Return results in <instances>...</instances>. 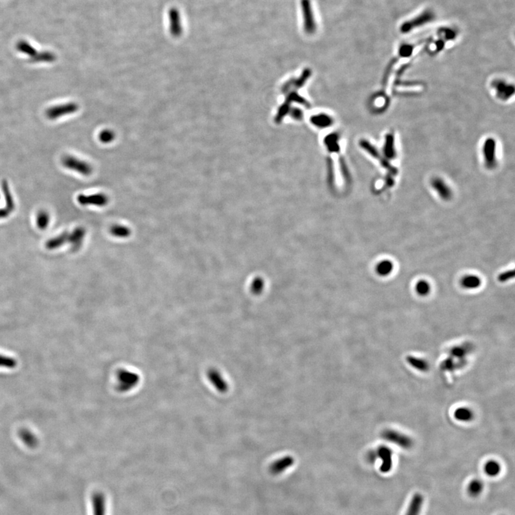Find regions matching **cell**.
<instances>
[{
	"mask_svg": "<svg viewBox=\"0 0 515 515\" xmlns=\"http://www.w3.org/2000/svg\"><path fill=\"white\" fill-rule=\"evenodd\" d=\"M17 49L19 52H21L30 56V59H31V61L36 57V56L37 55V54H38L37 51H36L33 46H31V45H30V44L27 43V42H24V41L19 42V43L17 44Z\"/></svg>",
	"mask_w": 515,
	"mask_h": 515,
	"instance_id": "44dd1931",
	"label": "cell"
},
{
	"mask_svg": "<svg viewBox=\"0 0 515 515\" xmlns=\"http://www.w3.org/2000/svg\"><path fill=\"white\" fill-rule=\"evenodd\" d=\"M461 286L466 290H476L481 286V279L473 274L466 275L462 278Z\"/></svg>",
	"mask_w": 515,
	"mask_h": 515,
	"instance_id": "5bb4252c",
	"label": "cell"
},
{
	"mask_svg": "<svg viewBox=\"0 0 515 515\" xmlns=\"http://www.w3.org/2000/svg\"><path fill=\"white\" fill-rule=\"evenodd\" d=\"M484 155L486 162L489 166H493L495 161V142L494 140H489L486 141L484 147Z\"/></svg>",
	"mask_w": 515,
	"mask_h": 515,
	"instance_id": "2e32d148",
	"label": "cell"
},
{
	"mask_svg": "<svg viewBox=\"0 0 515 515\" xmlns=\"http://www.w3.org/2000/svg\"><path fill=\"white\" fill-rule=\"evenodd\" d=\"M377 458L381 459L382 463L380 466V471L383 473L390 472L392 467V451L386 446H381L377 451Z\"/></svg>",
	"mask_w": 515,
	"mask_h": 515,
	"instance_id": "ba28073f",
	"label": "cell"
},
{
	"mask_svg": "<svg viewBox=\"0 0 515 515\" xmlns=\"http://www.w3.org/2000/svg\"><path fill=\"white\" fill-rule=\"evenodd\" d=\"M116 138V133L111 130L105 129L101 131L99 134V140L104 144H108L113 142Z\"/></svg>",
	"mask_w": 515,
	"mask_h": 515,
	"instance_id": "d4e9b609",
	"label": "cell"
},
{
	"mask_svg": "<svg viewBox=\"0 0 515 515\" xmlns=\"http://www.w3.org/2000/svg\"><path fill=\"white\" fill-rule=\"evenodd\" d=\"M92 505L93 515H106V498L102 492L92 495Z\"/></svg>",
	"mask_w": 515,
	"mask_h": 515,
	"instance_id": "30bf717a",
	"label": "cell"
},
{
	"mask_svg": "<svg viewBox=\"0 0 515 515\" xmlns=\"http://www.w3.org/2000/svg\"><path fill=\"white\" fill-rule=\"evenodd\" d=\"M431 290V285L426 280H419L415 285V291L419 296L424 297L428 296Z\"/></svg>",
	"mask_w": 515,
	"mask_h": 515,
	"instance_id": "ffe728a7",
	"label": "cell"
},
{
	"mask_svg": "<svg viewBox=\"0 0 515 515\" xmlns=\"http://www.w3.org/2000/svg\"><path fill=\"white\" fill-rule=\"evenodd\" d=\"M112 233L118 237H126L130 234V230L122 226H114L111 230Z\"/></svg>",
	"mask_w": 515,
	"mask_h": 515,
	"instance_id": "484cf974",
	"label": "cell"
},
{
	"mask_svg": "<svg viewBox=\"0 0 515 515\" xmlns=\"http://www.w3.org/2000/svg\"><path fill=\"white\" fill-rule=\"evenodd\" d=\"M77 201L80 203V204L83 206H103L107 204L108 198L103 193L93 194V195H90L81 194L77 198Z\"/></svg>",
	"mask_w": 515,
	"mask_h": 515,
	"instance_id": "52a82bcc",
	"label": "cell"
},
{
	"mask_svg": "<svg viewBox=\"0 0 515 515\" xmlns=\"http://www.w3.org/2000/svg\"><path fill=\"white\" fill-rule=\"evenodd\" d=\"M375 270L379 276L387 277L395 270V265L392 260L385 259L377 263Z\"/></svg>",
	"mask_w": 515,
	"mask_h": 515,
	"instance_id": "9a60e30c",
	"label": "cell"
},
{
	"mask_svg": "<svg viewBox=\"0 0 515 515\" xmlns=\"http://www.w3.org/2000/svg\"><path fill=\"white\" fill-rule=\"evenodd\" d=\"M49 223V216L45 213H39L37 216V225L39 228H45Z\"/></svg>",
	"mask_w": 515,
	"mask_h": 515,
	"instance_id": "4316f807",
	"label": "cell"
},
{
	"mask_svg": "<svg viewBox=\"0 0 515 515\" xmlns=\"http://www.w3.org/2000/svg\"><path fill=\"white\" fill-rule=\"evenodd\" d=\"M117 389L121 393L130 392L136 387L140 381V377L135 372L126 369H120L117 374Z\"/></svg>",
	"mask_w": 515,
	"mask_h": 515,
	"instance_id": "6da1fadb",
	"label": "cell"
},
{
	"mask_svg": "<svg viewBox=\"0 0 515 515\" xmlns=\"http://www.w3.org/2000/svg\"><path fill=\"white\" fill-rule=\"evenodd\" d=\"M469 349H470L469 347L464 346L453 348L451 351V358L457 359L459 361L463 363L464 359L469 352Z\"/></svg>",
	"mask_w": 515,
	"mask_h": 515,
	"instance_id": "603a6c76",
	"label": "cell"
},
{
	"mask_svg": "<svg viewBox=\"0 0 515 515\" xmlns=\"http://www.w3.org/2000/svg\"><path fill=\"white\" fill-rule=\"evenodd\" d=\"M431 186L442 199L448 201L451 198L452 192L451 189L443 180L435 178L431 181Z\"/></svg>",
	"mask_w": 515,
	"mask_h": 515,
	"instance_id": "8fae6325",
	"label": "cell"
},
{
	"mask_svg": "<svg viewBox=\"0 0 515 515\" xmlns=\"http://www.w3.org/2000/svg\"><path fill=\"white\" fill-rule=\"evenodd\" d=\"M515 274L514 271H507L505 272H503L499 276V281L500 282H507V281H510L512 278H514Z\"/></svg>",
	"mask_w": 515,
	"mask_h": 515,
	"instance_id": "83f0119b",
	"label": "cell"
},
{
	"mask_svg": "<svg viewBox=\"0 0 515 515\" xmlns=\"http://www.w3.org/2000/svg\"><path fill=\"white\" fill-rule=\"evenodd\" d=\"M483 489H484V484L482 481L477 479L472 480L467 486L468 494L472 498L480 496L483 492Z\"/></svg>",
	"mask_w": 515,
	"mask_h": 515,
	"instance_id": "e0dca14e",
	"label": "cell"
},
{
	"mask_svg": "<svg viewBox=\"0 0 515 515\" xmlns=\"http://www.w3.org/2000/svg\"><path fill=\"white\" fill-rule=\"evenodd\" d=\"M382 437L388 442L396 444L400 447L404 448V449H410L413 445L412 439L410 437L398 431H393V430H386L383 432Z\"/></svg>",
	"mask_w": 515,
	"mask_h": 515,
	"instance_id": "277c9868",
	"label": "cell"
},
{
	"mask_svg": "<svg viewBox=\"0 0 515 515\" xmlns=\"http://www.w3.org/2000/svg\"><path fill=\"white\" fill-rule=\"evenodd\" d=\"M407 362L411 365L412 367L416 369V370L421 371V372H426L429 369L428 362L426 361L425 360H422V359L416 358V357H407Z\"/></svg>",
	"mask_w": 515,
	"mask_h": 515,
	"instance_id": "d6986e66",
	"label": "cell"
},
{
	"mask_svg": "<svg viewBox=\"0 0 515 515\" xmlns=\"http://www.w3.org/2000/svg\"><path fill=\"white\" fill-rule=\"evenodd\" d=\"M454 416L457 420L460 422H469L472 420L474 417V413L468 408H460L456 410Z\"/></svg>",
	"mask_w": 515,
	"mask_h": 515,
	"instance_id": "7402d4cb",
	"label": "cell"
},
{
	"mask_svg": "<svg viewBox=\"0 0 515 515\" xmlns=\"http://www.w3.org/2000/svg\"><path fill=\"white\" fill-rule=\"evenodd\" d=\"M484 472L489 477H497L501 472V466L499 463L495 460H490L484 465Z\"/></svg>",
	"mask_w": 515,
	"mask_h": 515,
	"instance_id": "ac0fdd59",
	"label": "cell"
},
{
	"mask_svg": "<svg viewBox=\"0 0 515 515\" xmlns=\"http://www.w3.org/2000/svg\"><path fill=\"white\" fill-rule=\"evenodd\" d=\"M78 109V104L75 103L57 104V105L49 107L47 110L46 116L50 120L58 119L62 117L76 113Z\"/></svg>",
	"mask_w": 515,
	"mask_h": 515,
	"instance_id": "3957f363",
	"label": "cell"
},
{
	"mask_svg": "<svg viewBox=\"0 0 515 515\" xmlns=\"http://www.w3.org/2000/svg\"><path fill=\"white\" fill-rule=\"evenodd\" d=\"M424 501H425V498L422 494H415L412 497L405 515H420Z\"/></svg>",
	"mask_w": 515,
	"mask_h": 515,
	"instance_id": "7c38bea8",
	"label": "cell"
},
{
	"mask_svg": "<svg viewBox=\"0 0 515 515\" xmlns=\"http://www.w3.org/2000/svg\"><path fill=\"white\" fill-rule=\"evenodd\" d=\"M294 464V459L291 456H286L272 463L270 466V472L273 475H279L287 470Z\"/></svg>",
	"mask_w": 515,
	"mask_h": 515,
	"instance_id": "9c48e42d",
	"label": "cell"
},
{
	"mask_svg": "<svg viewBox=\"0 0 515 515\" xmlns=\"http://www.w3.org/2000/svg\"><path fill=\"white\" fill-rule=\"evenodd\" d=\"M55 56L53 53L49 52H43L38 53L37 55L32 60L33 63H51L55 60Z\"/></svg>",
	"mask_w": 515,
	"mask_h": 515,
	"instance_id": "cb8c5ba5",
	"label": "cell"
},
{
	"mask_svg": "<svg viewBox=\"0 0 515 515\" xmlns=\"http://www.w3.org/2000/svg\"><path fill=\"white\" fill-rule=\"evenodd\" d=\"M433 19H434V14L430 11L425 12V13L422 14V15H419V17L412 19L410 22H405L401 27V32L402 33H409L415 27L425 25L427 22L432 20Z\"/></svg>",
	"mask_w": 515,
	"mask_h": 515,
	"instance_id": "8992f818",
	"label": "cell"
},
{
	"mask_svg": "<svg viewBox=\"0 0 515 515\" xmlns=\"http://www.w3.org/2000/svg\"><path fill=\"white\" fill-rule=\"evenodd\" d=\"M301 4H302L303 13L304 14L305 29L309 33H310L315 30V23L310 1H309V0H302Z\"/></svg>",
	"mask_w": 515,
	"mask_h": 515,
	"instance_id": "4fadbf2b",
	"label": "cell"
},
{
	"mask_svg": "<svg viewBox=\"0 0 515 515\" xmlns=\"http://www.w3.org/2000/svg\"><path fill=\"white\" fill-rule=\"evenodd\" d=\"M207 378L210 384L214 386L215 389L220 393H226L228 391V383L223 377L219 370L216 369H210L207 371Z\"/></svg>",
	"mask_w": 515,
	"mask_h": 515,
	"instance_id": "5b68a950",
	"label": "cell"
},
{
	"mask_svg": "<svg viewBox=\"0 0 515 515\" xmlns=\"http://www.w3.org/2000/svg\"><path fill=\"white\" fill-rule=\"evenodd\" d=\"M62 164L65 168L75 171L78 173L86 176H88L92 172V167L91 165L84 160H80L72 155H65L62 158Z\"/></svg>",
	"mask_w": 515,
	"mask_h": 515,
	"instance_id": "7a4b0ae2",
	"label": "cell"
}]
</instances>
